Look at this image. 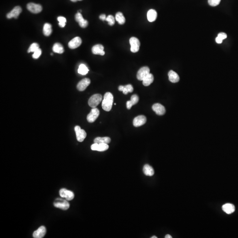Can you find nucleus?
Returning a JSON list of instances; mask_svg holds the SVG:
<instances>
[{
  "label": "nucleus",
  "instance_id": "44",
  "mask_svg": "<svg viewBox=\"0 0 238 238\" xmlns=\"http://www.w3.org/2000/svg\"><path fill=\"white\" fill-rule=\"evenodd\" d=\"M158 237L157 236H153L152 237H151V238H157Z\"/></svg>",
  "mask_w": 238,
  "mask_h": 238
},
{
  "label": "nucleus",
  "instance_id": "22",
  "mask_svg": "<svg viewBox=\"0 0 238 238\" xmlns=\"http://www.w3.org/2000/svg\"><path fill=\"white\" fill-rule=\"evenodd\" d=\"M94 143L109 144L110 143L111 139L108 137H97L94 139Z\"/></svg>",
  "mask_w": 238,
  "mask_h": 238
},
{
  "label": "nucleus",
  "instance_id": "31",
  "mask_svg": "<svg viewBox=\"0 0 238 238\" xmlns=\"http://www.w3.org/2000/svg\"><path fill=\"white\" fill-rule=\"evenodd\" d=\"M106 21L110 26H113L115 24L114 17L112 15H109L106 17Z\"/></svg>",
  "mask_w": 238,
  "mask_h": 238
},
{
  "label": "nucleus",
  "instance_id": "19",
  "mask_svg": "<svg viewBox=\"0 0 238 238\" xmlns=\"http://www.w3.org/2000/svg\"><path fill=\"white\" fill-rule=\"evenodd\" d=\"M222 209L226 214H230L235 211V207L232 204L227 203L222 206Z\"/></svg>",
  "mask_w": 238,
  "mask_h": 238
},
{
  "label": "nucleus",
  "instance_id": "8",
  "mask_svg": "<svg viewBox=\"0 0 238 238\" xmlns=\"http://www.w3.org/2000/svg\"><path fill=\"white\" fill-rule=\"evenodd\" d=\"M150 73V70L148 67H143L141 68L137 74V78L138 80L143 81L146 77Z\"/></svg>",
  "mask_w": 238,
  "mask_h": 238
},
{
  "label": "nucleus",
  "instance_id": "14",
  "mask_svg": "<svg viewBox=\"0 0 238 238\" xmlns=\"http://www.w3.org/2000/svg\"><path fill=\"white\" fill-rule=\"evenodd\" d=\"M146 122V118L143 115L139 116L133 120V125L135 127H139L144 124Z\"/></svg>",
  "mask_w": 238,
  "mask_h": 238
},
{
  "label": "nucleus",
  "instance_id": "43",
  "mask_svg": "<svg viewBox=\"0 0 238 238\" xmlns=\"http://www.w3.org/2000/svg\"><path fill=\"white\" fill-rule=\"evenodd\" d=\"M71 1L72 2H76L77 1V0H71Z\"/></svg>",
  "mask_w": 238,
  "mask_h": 238
},
{
  "label": "nucleus",
  "instance_id": "29",
  "mask_svg": "<svg viewBox=\"0 0 238 238\" xmlns=\"http://www.w3.org/2000/svg\"><path fill=\"white\" fill-rule=\"evenodd\" d=\"M39 48V44L38 43H32L28 49L27 52L28 53H30V52H35Z\"/></svg>",
  "mask_w": 238,
  "mask_h": 238
},
{
  "label": "nucleus",
  "instance_id": "25",
  "mask_svg": "<svg viewBox=\"0 0 238 238\" xmlns=\"http://www.w3.org/2000/svg\"><path fill=\"white\" fill-rule=\"evenodd\" d=\"M53 50L55 53L61 54L64 53V49L61 44L56 43L54 44L53 47Z\"/></svg>",
  "mask_w": 238,
  "mask_h": 238
},
{
  "label": "nucleus",
  "instance_id": "15",
  "mask_svg": "<svg viewBox=\"0 0 238 238\" xmlns=\"http://www.w3.org/2000/svg\"><path fill=\"white\" fill-rule=\"evenodd\" d=\"M46 233V228L41 226L33 233V237L35 238H42L45 235Z\"/></svg>",
  "mask_w": 238,
  "mask_h": 238
},
{
  "label": "nucleus",
  "instance_id": "16",
  "mask_svg": "<svg viewBox=\"0 0 238 238\" xmlns=\"http://www.w3.org/2000/svg\"><path fill=\"white\" fill-rule=\"evenodd\" d=\"M82 40L79 37H76L72 39L69 42V47L71 49H75L78 48L81 45Z\"/></svg>",
  "mask_w": 238,
  "mask_h": 238
},
{
  "label": "nucleus",
  "instance_id": "28",
  "mask_svg": "<svg viewBox=\"0 0 238 238\" xmlns=\"http://www.w3.org/2000/svg\"><path fill=\"white\" fill-rule=\"evenodd\" d=\"M133 90L134 89L132 86L131 84H128L124 86L123 92L124 95H127L129 92L131 93L133 92Z\"/></svg>",
  "mask_w": 238,
  "mask_h": 238
},
{
  "label": "nucleus",
  "instance_id": "10",
  "mask_svg": "<svg viewBox=\"0 0 238 238\" xmlns=\"http://www.w3.org/2000/svg\"><path fill=\"white\" fill-rule=\"evenodd\" d=\"M109 146L108 144L106 143H94L91 146V149L95 151H106L109 149Z\"/></svg>",
  "mask_w": 238,
  "mask_h": 238
},
{
  "label": "nucleus",
  "instance_id": "13",
  "mask_svg": "<svg viewBox=\"0 0 238 238\" xmlns=\"http://www.w3.org/2000/svg\"><path fill=\"white\" fill-rule=\"evenodd\" d=\"M90 84V80L88 78H85L78 83L77 85V89L79 91H84Z\"/></svg>",
  "mask_w": 238,
  "mask_h": 238
},
{
  "label": "nucleus",
  "instance_id": "39",
  "mask_svg": "<svg viewBox=\"0 0 238 238\" xmlns=\"http://www.w3.org/2000/svg\"><path fill=\"white\" fill-rule=\"evenodd\" d=\"M99 18L100 20H106V15L105 14H101V15L100 16Z\"/></svg>",
  "mask_w": 238,
  "mask_h": 238
},
{
  "label": "nucleus",
  "instance_id": "4",
  "mask_svg": "<svg viewBox=\"0 0 238 238\" xmlns=\"http://www.w3.org/2000/svg\"><path fill=\"white\" fill-rule=\"evenodd\" d=\"M75 131L76 134V139L78 141L82 142L86 137V133L84 129H82L79 126L75 127Z\"/></svg>",
  "mask_w": 238,
  "mask_h": 238
},
{
  "label": "nucleus",
  "instance_id": "2",
  "mask_svg": "<svg viewBox=\"0 0 238 238\" xmlns=\"http://www.w3.org/2000/svg\"><path fill=\"white\" fill-rule=\"evenodd\" d=\"M54 205L56 208L64 210H67L70 207L69 203L67 200L61 198L56 199L54 203Z\"/></svg>",
  "mask_w": 238,
  "mask_h": 238
},
{
  "label": "nucleus",
  "instance_id": "7",
  "mask_svg": "<svg viewBox=\"0 0 238 238\" xmlns=\"http://www.w3.org/2000/svg\"><path fill=\"white\" fill-rule=\"evenodd\" d=\"M100 114L99 110L96 108H93L87 116V120L89 123H93L95 121Z\"/></svg>",
  "mask_w": 238,
  "mask_h": 238
},
{
  "label": "nucleus",
  "instance_id": "26",
  "mask_svg": "<svg viewBox=\"0 0 238 238\" xmlns=\"http://www.w3.org/2000/svg\"><path fill=\"white\" fill-rule=\"evenodd\" d=\"M116 20L120 24H124L125 22V18L123 15V13L118 12L116 15Z\"/></svg>",
  "mask_w": 238,
  "mask_h": 238
},
{
  "label": "nucleus",
  "instance_id": "42",
  "mask_svg": "<svg viewBox=\"0 0 238 238\" xmlns=\"http://www.w3.org/2000/svg\"><path fill=\"white\" fill-rule=\"evenodd\" d=\"M165 238H172V236L170 235H165Z\"/></svg>",
  "mask_w": 238,
  "mask_h": 238
},
{
  "label": "nucleus",
  "instance_id": "32",
  "mask_svg": "<svg viewBox=\"0 0 238 238\" xmlns=\"http://www.w3.org/2000/svg\"><path fill=\"white\" fill-rule=\"evenodd\" d=\"M130 101L133 104V105H135V104H137L139 101V97L136 95H133L131 96Z\"/></svg>",
  "mask_w": 238,
  "mask_h": 238
},
{
  "label": "nucleus",
  "instance_id": "17",
  "mask_svg": "<svg viewBox=\"0 0 238 238\" xmlns=\"http://www.w3.org/2000/svg\"><path fill=\"white\" fill-rule=\"evenodd\" d=\"M92 52L93 54L95 55L99 54L103 56L105 54V52L104 51V47L100 44L94 46L92 47Z\"/></svg>",
  "mask_w": 238,
  "mask_h": 238
},
{
  "label": "nucleus",
  "instance_id": "3",
  "mask_svg": "<svg viewBox=\"0 0 238 238\" xmlns=\"http://www.w3.org/2000/svg\"><path fill=\"white\" fill-rule=\"evenodd\" d=\"M102 96L100 94H95L90 98L88 101L89 106L92 108H96L101 102Z\"/></svg>",
  "mask_w": 238,
  "mask_h": 238
},
{
  "label": "nucleus",
  "instance_id": "40",
  "mask_svg": "<svg viewBox=\"0 0 238 238\" xmlns=\"http://www.w3.org/2000/svg\"><path fill=\"white\" fill-rule=\"evenodd\" d=\"M216 41L218 44H221L223 42V40L220 38H219L218 37H217V38H216Z\"/></svg>",
  "mask_w": 238,
  "mask_h": 238
},
{
  "label": "nucleus",
  "instance_id": "23",
  "mask_svg": "<svg viewBox=\"0 0 238 238\" xmlns=\"http://www.w3.org/2000/svg\"><path fill=\"white\" fill-rule=\"evenodd\" d=\"M154 80V77L153 75L150 73L143 80V85L145 86H149L150 85Z\"/></svg>",
  "mask_w": 238,
  "mask_h": 238
},
{
  "label": "nucleus",
  "instance_id": "34",
  "mask_svg": "<svg viewBox=\"0 0 238 238\" xmlns=\"http://www.w3.org/2000/svg\"><path fill=\"white\" fill-rule=\"evenodd\" d=\"M41 54V50L40 48L34 52V54L32 55V57L34 59H38L39 58Z\"/></svg>",
  "mask_w": 238,
  "mask_h": 238
},
{
  "label": "nucleus",
  "instance_id": "12",
  "mask_svg": "<svg viewBox=\"0 0 238 238\" xmlns=\"http://www.w3.org/2000/svg\"><path fill=\"white\" fill-rule=\"evenodd\" d=\"M152 109L158 115H163L166 112V110L164 106L159 103L154 104L152 106Z\"/></svg>",
  "mask_w": 238,
  "mask_h": 238
},
{
  "label": "nucleus",
  "instance_id": "1",
  "mask_svg": "<svg viewBox=\"0 0 238 238\" xmlns=\"http://www.w3.org/2000/svg\"><path fill=\"white\" fill-rule=\"evenodd\" d=\"M114 101V96L110 92H107L104 95L102 102V109L105 111L109 112L111 110Z\"/></svg>",
  "mask_w": 238,
  "mask_h": 238
},
{
  "label": "nucleus",
  "instance_id": "9",
  "mask_svg": "<svg viewBox=\"0 0 238 238\" xmlns=\"http://www.w3.org/2000/svg\"><path fill=\"white\" fill-rule=\"evenodd\" d=\"M27 10L35 14L39 13L42 10V7L40 5L33 3H29L27 4Z\"/></svg>",
  "mask_w": 238,
  "mask_h": 238
},
{
  "label": "nucleus",
  "instance_id": "35",
  "mask_svg": "<svg viewBox=\"0 0 238 238\" xmlns=\"http://www.w3.org/2000/svg\"><path fill=\"white\" fill-rule=\"evenodd\" d=\"M75 20H76L77 22L80 23V22L82 20H83L84 19V18H83V16L82 15V14H81L80 12H78V13L75 15Z\"/></svg>",
  "mask_w": 238,
  "mask_h": 238
},
{
  "label": "nucleus",
  "instance_id": "6",
  "mask_svg": "<svg viewBox=\"0 0 238 238\" xmlns=\"http://www.w3.org/2000/svg\"><path fill=\"white\" fill-rule=\"evenodd\" d=\"M129 41L131 46V50L132 53H136L139 51L140 46V43L139 40L135 37H131Z\"/></svg>",
  "mask_w": 238,
  "mask_h": 238
},
{
  "label": "nucleus",
  "instance_id": "18",
  "mask_svg": "<svg viewBox=\"0 0 238 238\" xmlns=\"http://www.w3.org/2000/svg\"><path fill=\"white\" fill-rule=\"evenodd\" d=\"M169 79L171 82L176 83L179 81L180 77L177 73L173 70H171L168 73Z\"/></svg>",
  "mask_w": 238,
  "mask_h": 238
},
{
  "label": "nucleus",
  "instance_id": "36",
  "mask_svg": "<svg viewBox=\"0 0 238 238\" xmlns=\"http://www.w3.org/2000/svg\"><path fill=\"white\" fill-rule=\"evenodd\" d=\"M79 25L81 27H82V28H85L87 26L88 24V22L86 20H85V19H84L83 20H82L80 22V23H79Z\"/></svg>",
  "mask_w": 238,
  "mask_h": 238
},
{
  "label": "nucleus",
  "instance_id": "37",
  "mask_svg": "<svg viewBox=\"0 0 238 238\" xmlns=\"http://www.w3.org/2000/svg\"><path fill=\"white\" fill-rule=\"evenodd\" d=\"M218 37L219 38H220L222 40H223L227 38V35L225 33H220L218 35Z\"/></svg>",
  "mask_w": 238,
  "mask_h": 238
},
{
  "label": "nucleus",
  "instance_id": "27",
  "mask_svg": "<svg viewBox=\"0 0 238 238\" xmlns=\"http://www.w3.org/2000/svg\"><path fill=\"white\" fill-rule=\"evenodd\" d=\"M88 71H89V69L84 64H81L80 65L79 69H78V73L79 74L82 75H85L88 73Z\"/></svg>",
  "mask_w": 238,
  "mask_h": 238
},
{
  "label": "nucleus",
  "instance_id": "33",
  "mask_svg": "<svg viewBox=\"0 0 238 238\" xmlns=\"http://www.w3.org/2000/svg\"><path fill=\"white\" fill-rule=\"evenodd\" d=\"M221 0H208L209 4L211 6H216L220 3Z\"/></svg>",
  "mask_w": 238,
  "mask_h": 238
},
{
  "label": "nucleus",
  "instance_id": "24",
  "mask_svg": "<svg viewBox=\"0 0 238 238\" xmlns=\"http://www.w3.org/2000/svg\"><path fill=\"white\" fill-rule=\"evenodd\" d=\"M43 32L46 36H49L52 32L51 25L49 23H46L43 27Z\"/></svg>",
  "mask_w": 238,
  "mask_h": 238
},
{
  "label": "nucleus",
  "instance_id": "20",
  "mask_svg": "<svg viewBox=\"0 0 238 238\" xmlns=\"http://www.w3.org/2000/svg\"><path fill=\"white\" fill-rule=\"evenodd\" d=\"M144 173L146 176H152L154 174V169L150 165L146 164L144 166L143 168Z\"/></svg>",
  "mask_w": 238,
  "mask_h": 238
},
{
  "label": "nucleus",
  "instance_id": "45",
  "mask_svg": "<svg viewBox=\"0 0 238 238\" xmlns=\"http://www.w3.org/2000/svg\"><path fill=\"white\" fill-rule=\"evenodd\" d=\"M115 105H116V103H114Z\"/></svg>",
  "mask_w": 238,
  "mask_h": 238
},
{
  "label": "nucleus",
  "instance_id": "46",
  "mask_svg": "<svg viewBox=\"0 0 238 238\" xmlns=\"http://www.w3.org/2000/svg\"><path fill=\"white\" fill-rule=\"evenodd\" d=\"M77 1H82V0H77Z\"/></svg>",
  "mask_w": 238,
  "mask_h": 238
},
{
  "label": "nucleus",
  "instance_id": "21",
  "mask_svg": "<svg viewBox=\"0 0 238 238\" xmlns=\"http://www.w3.org/2000/svg\"><path fill=\"white\" fill-rule=\"evenodd\" d=\"M147 19L150 22L154 21L157 19V12L154 10H150L147 12Z\"/></svg>",
  "mask_w": 238,
  "mask_h": 238
},
{
  "label": "nucleus",
  "instance_id": "41",
  "mask_svg": "<svg viewBox=\"0 0 238 238\" xmlns=\"http://www.w3.org/2000/svg\"><path fill=\"white\" fill-rule=\"evenodd\" d=\"M124 88V86H120L119 87H118V90H119L120 91H123Z\"/></svg>",
  "mask_w": 238,
  "mask_h": 238
},
{
  "label": "nucleus",
  "instance_id": "30",
  "mask_svg": "<svg viewBox=\"0 0 238 238\" xmlns=\"http://www.w3.org/2000/svg\"><path fill=\"white\" fill-rule=\"evenodd\" d=\"M57 20L59 21V25L61 27H65L66 23V19L63 16H59L57 18Z\"/></svg>",
  "mask_w": 238,
  "mask_h": 238
},
{
  "label": "nucleus",
  "instance_id": "11",
  "mask_svg": "<svg viewBox=\"0 0 238 238\" xmlns=\"http://www.w3.org/2000/svg\"><path fill=\"white\" fill-rule=\"evenodd\" d=\"M21 12V8L20 7L17 6L15 7L10 12L7 14L6 16L7 18L8 19H11L12 18L17 19Z\"/></svg>",
  "mask_w": 238,
  "mask_h": 238
},
{
  "label": "nucleus",
  "instance_id": "38",
  "mask_svg": "<svg viewBox=\"0 0 238 238\" xmlns=\"http://www.w3.org/2000/svg\"><path fill=\"white\" fill-rule=\"evenodd\" d=\"M133 104L131 103V101H129L127 102V107L128 109H131V107L133 106Z\"/></svg>",
  "mask_w": 238,
  "mask_h": 238
},
{
  "label": "nucleus",
  "instance_id": "5",
  "mask_svg": "<svg viewBox=\"0 0 238 238\" xmlns=\"http://www.w3.org/2000/svg\"><path fill=\"white\" fill-rule=\"evenodd\" d=\"M61 197L66 199L67 201H71L74 199V194L72 191L66 189L62 188L59 191Z\"/></svg>",
  "mask_w": 238,
  "mask_h": 238
}]
</instances>
